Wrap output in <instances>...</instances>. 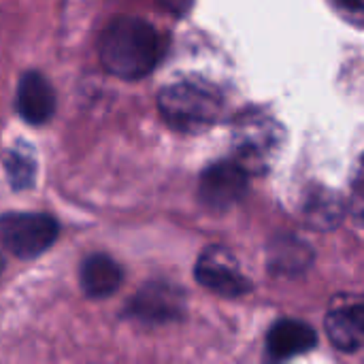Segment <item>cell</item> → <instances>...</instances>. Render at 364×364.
<instances>
[{"label":"cell","instance_id":"obj_1","mask_svg":"<svg viewBox=\"0 0 364 364\" xmlns=\"http://www.w3.org/2000/svg\"><path fill=\"white\" fill-rule=\"evenodd\" d=\"M98 55L107 73L128 81L143 79L162 58V38L141 17H117L102 30Z\"/></svg>","mask_w":364,"mask_h":364},{"label":"cell","instance_id":"obj_2","mask_svg":"<svg viewBox=\"0 0 364 364\" xmlns=\"http://www.w3.org/2000/svg\"><path fill=\"white\" fill-rule=\"evenodd\" d=\"M158 109L171 128L198 134L220 119L224 100L211 83L200 79H183L160 92Z\"/></svg>","mask_w":364,"mask_h":364},{"label":"cell","instance_id":"obj_3","mask_svg":"<svg viewBox=\"0 0 364 364\" xmlns=\"http://www.w3.org/2000/svg\"><path fill=\"white\" fill-rule=\"evenodd\" d=\"M60 235L55 218L47 213H6L0 218V237L4 247L21 260L47 252Z\"/></svg>","mask_w":364,"mask_h":364},{"label":"cell","instance_id":"obj_4","mask_svg":"<svg viewBox=\"0 0 364 364\" xmlns=\"http://www.w3.org/2000/svg\"><path fill=\"white\" fill-rule=\"evenodd\" d=\"M194 273L200 286L222 296H241L250 290V282L241 273L237 258L220 245H211L200 254Z\"/></svg>","mask_w":364,"mask_h":364},{"label":"cell","instance_id":"obj_5","mask_svg":"<svg viewBox=\"0 0 364 364\" xmlns=\"http://www.w3.org/2000/svg\"><path fill=\"white\" fill-rule=\"evenodd\" d=\"M247 168L241 162H218L203 173L198 196L209 209H230L247 192Z\"/></svg>","mask_w":364,"mask_h":364},{"label":"cell","instance_id":"obj_6","mask_svg":"<svg viewBox=\"0 0 364 364\" xmlns=\"http://www.w3.org/2000/svg\"><path fill=\"white\" fill-rule=\"evenodd\" d=\"M183 292L166 282H151L128 305V316L143 324H166L183 314Z\"/></svg>","mask_w":364,"mask_h":364},{"label":"cell","instance_id":"obj_7","mask_svg":"<svg viewBox=\"0 0 364 364\" xmlns=\"http://www.w3.org/2000/svg\"><path fill=\"white\" fill-rule=\"evenodd\" d=\"M15 109L19 117L32 126L47 124L55 113V92L51 83L36 70L23 73L17 83Z\"/></svg>","mask_w":364,"mask_h":364},{"label":"cell","instance_id":"obj_8","mask_svg":"<svg viewBox=\"0 0 364 364\" xmlns=\"http://www.w3.org/2000/svg\"><path fill=\"white\" fill-rule=\"evenodd\" d=\"M326 333L341 352L364 348V296L335 303L326 316Z\"/></svg>","mask_w":364,"mask_h":364},{"label":"cell","instance_id":"obj_9","mask_svg":"<svg viewBox=\"0 0 364 364\" xmlns=\"http://www.w3.org/2000/svg\"><path fill=\"white\" fill-rule=\"evenodd\" d=\"M235 143L243 158L262 162L277 145V124L262 113L241 115L235 124Z\"/></svg>","mask_w":364,"mask_h":364},{"label":"cell","instance_id":"obj_10","mask_svg":"<svg viewBox=\"0 0 364 364\" xmlns=\"http://www.w3.org/2000/svg\"><path fill=\"white\" fill-rule=\"evenodd\" d=\"M124 271L109 254H90L79 269V284L87 299H107L122 286Z\"/></svg>","mask_w":364,"mask_h":364},{"label":"cell","instance_id":"obj_11","mask_svg":"<svg viewBox=\"0 0 364 364\" xmlns=\"http://www.w3.org/2000/svg\"><path fill=\"white\" fill-rule=\"evenodd\" d=\"M316 343H318L316 331L299 320H282L273 324L267 335V352L277 360L307 354L309 350L316 348Z\"/></svg>","mask_w":364,"mask_h":364},{"label":"cell","instance_id":"obj_12","mask_svg":"<svg viewBox=\"0 0 364 364\" xmlns=\"http://www.w3.org/2000/svg\"><path fill=\"white\" fill-rule=\"evenodd\" d=\"M311 262V250L299 239H282L271 250V267L275 273H301Z\"/></svg>","mask_w":364,"mask_h":364},{"label":"cell","instance_id":"obj_13","mask_svg":"<svg viewBox=\"0 0 364 364\" xmlns=\"http://www.w3.org/2000/svg\"><path fill=\"white\" fill-rule=\"evenodd\" d=\"M305 215L314 226H322V230H326L341 220L343 207L333 192H322V194L309 196V203L305 207Z\"/></svg>","mask_w":364,"mask_h":364},{"label":"cell","instance_id":"obj_14","mask_svg":"<svg viewBox=\"0 0 364 364\" xmlns=\"http://www.w3.org/2000/svg\"><path fill=\"white\" fill-rule=\"evenodd\" d=\"M4 166H6V175H9V181H11V188L13 190H28L34 183L36 162H34L32 154L13 147L6 154Z\"/></svg>","mask_w":364,"mask_h":364},{"label":"cell","instance_id":"obj_15","mask_svg":"<svg viewBox=\"0 0 364 364\" xmlns=\"http://www.w3.org/2000/svg\"><path fill=\"white\" fill-rule=\"evenodd\" d=\"M350 211L364 226V171L354 183V192H352V198H350Z\"/></svg>","mask_w":364,"mask_h":364},{"label":"cell","instance_id":"obj_16","mask_svg":"<svg viewBox=\"0 0 364 364\" xmlns=\"http://www.w3.org/2000/svg\"><path fill=\"white\" fill-rule=\"evenodd\" d=\"M162 2H164V6H166L168 11H173L175 15L186 13V11L190 9V4H192V0H162Z\"/></svg>","mask_w":364,"mask_h":364},{"label":"cell","instance_id":"obj_17","mask_svg":"<svg viewBox=\"0 0 364 364\" xmlns=\"http://www.w3.org/2000/svg\"><path fill=\"white\" fill-rule=\"evenodd\" d=\"M2 269H4V260L0 258V273H2Z\"/></svg>","mask_w":364,"mask_h":364}]
</instances>
